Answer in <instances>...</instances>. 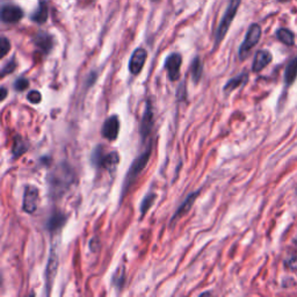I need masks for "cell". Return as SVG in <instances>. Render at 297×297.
Listing matches in <instances>:
<instances>
[{
  "label": "cell",
  "mask_w": 297,
  "mask_h": 297,
  "mask_svg": "<svg viewBox=\"0 0 297 297\" xmlns=\"http://www.w3.org/2000/svg\"><path fill=\"white\" fill-rule=\"evenodd\" d=\"M155 1H156V0H155Z\"/></svg>",
  "instance_id": "obj_31"
},
{
  "label": "cell",
  "mask_w": 297,
  "mask_h": 297,
  "mask_svg": "<svg viewBox=\"0 0 297 297\" xmlns=\"http://www.w3.org/2000/svg\"><path fill=\"white\" fill-rule=\"evenodd\" d=\"M272 60H273L272 54H270L268 50L258 51L256 54V57H254L253 65H252L253 72H260L261 70H264V68L272 62Z\"/></svg>",
  "instance_id": "obj_12"
},
{
  "label": "cell",
  "mask_w": 297,
  "mask_h": 297,
  "mask_svg": "<svg viewBox=\"0 0 297 297\" xmlns=\"http://www.w3.org/2000/svg\"><path fill=\"white\" fill-rule=\"evenodd\" d=\"M297 77V56L294 57L287 65L285 72V80L287 85L293 84Z\"/></svg>",
  "instance_id": "obj_18"
},
{
  "label": "cell",
  "mask_w": 297,
  "mask_h": 297,
  "mask_svg": "<svg viewBox=\"0 0 297 297\" xmlns=\"http://www.w3.org/2000/svg\"><path fill=\"white\" fill-rule=\"evenodd\" d=\"M27 99L31 101L32 103H38V102H41L42 96L38 91H31V92L28 93Z\"/></svg>",
  "instance_id": "obj_24"
},
{
  "label": "cell",
  "mask_w": 297,
  "mask_h": 297,
  "mask_svg": "<svg viewBox=\"0 0 297 297\" xmlns=\"http://www.w3.org/2000/svg\"><path fill=\"white\" fill-rule=\"evenodd\" d=\"M38 200H40L38 189L35 186H27L25 189L22 209H24L26 213L34 214L37 209Z\"/></svg>",
  "instance_id": "obj_5"
},
{
  "label": "cell",
  "mask_w": 297,
  "mask_h": 297,
  "mask_svg": "<svg viewBox=\"0 0 297 297\" xmlns=\"http://www.w3.org/2000/svg\"><path fill=\"white\" fill-rule=\"evenodd\" d=\"M276 37L277 40L281 41L283 44L289 45V47H292V45H294V43H295V35H294V33L292 31H289V29L287 28L277 29Z\"/></svg>",
  "instance_id": "obj_17"
},
{
  "label": "cell",
  "mask_w": 297,
  "mask_h": 297,
  "mask_svg": "<svg viewBox=\"0 0 297 297\" xmlns=\"http://www.w3.org/2000/svg\"><path fill=\"white\" fill-rule=\"evenodd\" d=\"M249 79V76H247V73H240L238 74L237 77H233L232 79H230L228 81L227 85L224 86V92H231V91L238 89V87L241 86V85H244Z\"/></svg>",
  "instance_id": "obj_15"
},
{
  "label": "cell",
  "mask_w": 297,
  "mask_h": 297,
  "mask_svg": "<svg viewBox=\"0 0 297 297\" xmlns=\"http://www.w3.org/2000/svg\"><path fill=\"white\" fill-rule=\"evenodd\" d=\"M47 19H48V5L45 1H41L38 8L34 12V14L32 15V20L36 22L38 25H42L47 21Z\"/></svg>",
  "instance_id": "obj_16"
},
{
  "label": "cell",
  "mask_w": 297,
  "mask_h": 297,
  "mask_svg": "<svg viewBox=\"0 0 297 297\" xmlns=\"http://www.w3.org/2000/svg\"><path fill=\"white\" fill-rule=\"evenodd\" d=\"M261 37V27L259 25L253 24L250 26L249 31H247V34L245 38H244V42L241 43L240 48H239V58L240 60H245L247 57V55L250 54V51L256 47L259 42Z\"/></svg>",
  "instance_id": "obj_3"
},
{
  "label": "cell",
  "mask_w": 297,
  "mask_h": 297,
  "mask_svg": "<svg viewBox=\"0 0 297 297\" xmlns=\"http://www.w3.org/2000/svg\"><path fill=\"white\" fill-rule=\"evenodd\" d=\"M198 194H200V191H197V192H194V193H191L187 198H186V200L182 202V203L180 204V207L178 208V210L175 211V214L173 215L172 221H171L172 223H174L175 221L180 220L182 216H185V215L187 214L189 210H191L192 207H193L195 200H197L198 197Z\"/></svg>",
  "instance_id": "obj_11"
},
{
  "label": "cell",
  "mask_w": 297,
  "mask_h": 297,
  "mask_svg": "<svg viewBox=\"0 0 297 297\" xmlns=\"http://www.w3.org/2000/svg\"><path fill=\"white\" fill-rule=\"evenodd\" d=\"M57 266H58V258H57V253L55 252L54 250L51 251L50 257H49V261H48V266H47V286L48 289H50V287L52 285V281H54V277L56 275L57 272Z\"/></svg>",
  "instance_id": "obj_14"
},
{
  "label": "cell",
  "mask_w": 297,
  "mask_h": 297,
  "mask_svg": "<svg viewBox=\"0 0 297 297\" xmlns=\"http://www.w3.org/2000/svg\"><path fill=\"white\" fill-rule=\"evenodd\" d=\"M65 222V217L61 214H56L51 217V220L49 221V229L56 230L58 228L62 227Z\"/></svg>",
  "instance_id": "obj_21"
},
{
  "label": "cell",
  "mask_w": 297,
  "mask_h": 297,
  "mask_svg": "<svg viewBox=\"0 0 297 297\" xmlns=\"http://www.w3.org/2000/svg\"><path fill=\"white\" fill-rule=\"evenodd\" d=\"M153 123H155V121H153V107L151 101L148 100L146 101L144 114L142 116L141 125H139V133H141L142 139H145L150 135Z\"/></svg>",
  "instance_id": "obj_6"
},
{
  "label": "cell",
  "mask_w": 297,
  "mask_h": 297,
  "mask_svg": "<svg viewBox=\"0 0 297 297\" xmlns=\"http://www.w3.org/2000/svg\"><path fill=\"white\" fill-rule=\"evenodd\" d=\"M192 77H193V81L194 83H198L202 77V73H203V65L201 63V60L198 57L195 58L192 63Z\"/></svg>",
  "instance_id": "obj_20"
},
{
  "label": "cell",
  "mask_w": 297,
  "mask_h": 297,
  "mask_svg": "<svg viewBox=\"0 0 297 297\" xmlns=\"http://www.w3.org/2000/svg\"><path fill=\"white\" fill-rule=\"evenodd\" d=\"M6 97H7V90L5 87H1V100H5Z\"/></svg>",
  "instance_id": "obj_28"
},
{
  "label": "cell",
  "mask_w": 297,
  "mask_h": 297,
  "mask_svg": "<svg viewBox=\"0 0 297 297\" xmlns=\"http://www.w3.org/2000/svg\"><path fill=\"white\" fill-rule=\"evenodd\" d=\"M277 1H280V2H285V1H288V0H277Z\"/></svg>",
  "instance_id": "obj_29"
},
{
  "label": "cell",
  "mask_w": 297,
  "mask_h": 297,
  "mask_svg": "<svg viewBox=\"0 0 297 297\" xmlns=\"http://www.w3.org/2000/svg\"><path fill=\"white\" fill-rule=\"evenodd\" d=\"M120 132V120L116 115H113L104 121L102 127V135L109 141H115Z\"/></svg>",
  "instance_id": "obj_10"
},
{
  "label": "cell",
  "mask_w": 297,
  "mask_h": 297,
  "mask_svg": "<svg viewBox=\"0 0 297 297\" xmlns=\"http://www.w3.org/2000/svg\"><path fill=\"white\" fill-rule=\"evenodd\" d=\"M92 162L96 166H100V167H103L112 172L119 165L120 157L117 155V152H110L104 155L100 146H98L92 155Z\"/></svg>",
  "instance_id": "obj_4"
},
{
  "label": "cell",
  "mask_w": 297,
  "mask_h": 297,
  "mask_svg": "<svg viewBox=\"0 0 297 297\" xmlns=\"http://www.w3.org/2000/svg\"><path fill=\"white\" fill-rule=\"evenodd\" d=\"M182 58L179 54H171L166 58L165 67L167 70L168 79L171 81H175L180 77V68H181Z\"/></svg>",
  "instance_id": "obj_7"
},
{
  "label": "cell",
  "mask_w": 297,
  "mask_h": 297,
  "mask_svg": "<svg viewBox=\"0 0 297 297\" xmlns=\"http://www.w3.org/2000/svg\"><path fill=\"white\" fill-rule=\"evenodd\" d=\"M24 18V11L16 5H4L1 7V21L5 24H15Z\"/></svg>",
  "instance_id": "obj_9"
},
{
  "label": "cell",
  "mask_w": 297,
  "mask_h": 297,
  "mask_svg": "<svg viewBox=\"0 0 297 297\" xmlns=\"http://www.w3.org/2000/svg\"><path fill=\"white\" fill-rule=\"evenodd\" d=\"M0 49H1V54H0L1 58L5 57L6 55H7V52L9 51V49H11V43H9V41L5 36L1 37V42H0Z\"/></svg>",
  "instance_id": "obj_23"
},
{
  "label": "cell",
  "mask_w": 297,
  "mask_h": 297,
  "mask_svg": "<svg viewBox=\"0 0 297 297\" xmlns=\"http://www.w3.org/2000/svg\"><path fill=\"white\" fill-rule=\"evenodd\" d=\"M241 0H230L229 5H228L227 9H225V13L222 18L221 24L218 26L216 35H215V43L218 45L222 42V40L225 37L228 31H229L231 24H232L234 16L237 14L238 8H239Z\"/></svg>",
  "instance_id": "obj_2"
},
{
  "label": "cell",
  "mask_w": 297,
  "mask_h": 297,
  "mask_svg": "<svg viewBox=\"0 0 297 297\" xmlns=\"http://www.w3.org/2000/svg\"><path fill=\"white\" fill-rule=\"evenodd\" d=\"M146 58H148V51L145 49L138 48L132 52V58H130L129 62V70L133 76H137L143 70Z\"/></svg>",
  "instance_id": "obj_8"
},
{
  "label": "cell",
  "mask_w": 297,
  "mask_h": 297,
  "mask_svg": "<svg viewBox=\"0 0 297 297\" xmlns=\"http://www.w3.org/2000/svg\"><path fill=\"white\" fill-rule=\"evenodd\" d=\"M28 86H29V83L26 78H19L14 84V87L16 91H25Z\"/></svg>",
  "instance_id": "obj_25"
},
{
  "label": "cell",
  "mask_w": 297,
  "mask_h": 297,
  "mask_svg": "<svg viewBox=\"0 0 297 297\" xmlns=\"http://www.w3.org/2000/svg\"><path fill=\"white\" fill-rule=\"evenodd\" d=\"M296 244H297V240H296Z\"/></svg>",
  "instance_id": "obj_30"
},
{
  "label": "cell",
  "mask_w": 297,
  "mask_h": 297,
  "mask_svg": "<svg viewBox=\"0 0 297 297\" xmlns=\"http://www.w3.org/2000/svg\"><path fill=\"white\" fill-rule=\"evenodd\" d=\"M15 66H16V64H15V62L14 61H12L11 63H7L5 65L4 67H2V71H1V76L2 77H5L6 74H8V73H11V72H13V71H14V68H15Z\"/></svg>",
  "instance_id": "obj_27"
},
{
  "label": "cell",
  "mask_w": 297,
  "mask_h": 297,
  "mask_svg": "<svg viewBox=\"0 0 297 297\" xmlns=\"http://www.w3.org/2000/svg\"><path fill=\"white\" fill-rule=\"evenodd\" d=\"M157 198V195L156 193H148L145 195V198H143L142 203H141V207H139V210H141V215H142V218L145 216V214L148 213V210L150 208L152 207V204L155 203Z\"/></svg>",
  "instance_id": "obj_19"
},
{
  "label": "cell",
  "mask_w": 297,
  "mask_h": 297,
  "mask_svg": "<svg viewBox=\"0 0 297 297\" xmlns=\"http://www.w3.org/2000/svg\"><path fill=\"white\" fill-rule=\"evenodd\" d=\"M286 266L290 270H297V256H293L286 260Z\"/></svg>",
  "instance_id": "obj_26"
},
{
  "label": "cell",
  "mask_w": 297,
  "mask_h": 297,
  "mask_svg": "<svg viewBox=\"0 0 297 297\" xmlns=\"http://www.w3.org/2000/svg\"><path fill=\"white\" fill-rule=\"evenodd\" d=\"M26 150H27V144L22 141L21 138H18L15 141V144L14 146H13V155H14L15 157L18 156H21L22 153H24Z\"/></svg>",
  "instance_id": "obj_22"
},
{
  "label": "cell",
  "mask_w": 297,
  "mask_h": 297,
  "mask_svg": "<svg viewBox=\"0 0 297 297\" xmlns=\"http://www.w3.org/2000/svg\"><path fill=\"white\" fill-rule=\"evenodd\" d=\"M151 152H152V146L150 144L149 148L132 162V164L130 166L129 171L126 175L125 184H123V192H122L123 197L126 195L127 191H128L130 186L132 185V182L138 178V175L141 174L143 171H144V168L146 167V165H148V163L150 161V157H151Z\"/></svg>",
  "instance_id": "obj_1"
},
{
  "label": "cell",
  "mask_w": 297,
  "mask_h": 297,
  "mask_svg": "<svg viewBox=\"0 0 297 297\" xmlns=\"http://www.w3.org/2000/svg\"><path fill=\"white\" fill-rule=\"evenodd\" d=\"M35 44L36 47L44 52V54H48L50 52V50L54 47V38H52L51 35H49L48 33L44 32H40L35 37Z\"/></svg>",
  "instance_id": "obj_13"
}]
</instances>
